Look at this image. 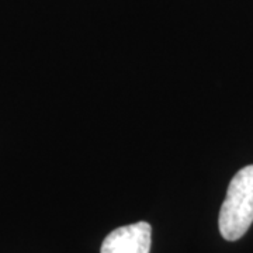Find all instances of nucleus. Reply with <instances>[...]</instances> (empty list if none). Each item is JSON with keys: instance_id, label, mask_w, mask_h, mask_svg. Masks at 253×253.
<instances>
[{"instance_id": "1", "label": "nucleus", "mask_w": 253, "mask_h": 253, "mask_svg": "<svg viewBox=\"0 0 253 253\" xmlns=\"http://www.w3.org/2000/svg\"><path fill=\"white\" fill-rule=\"evenodd\" d=\"M253 222V165L241 169L228 186L218 226L226 241H238Z\"/></svg>"}, {"instance_id": "2", "label": "nucleus", "mask_w": 253, "mask_h": 253, "mask_svg": "<svg viewBox=\"0 0 253 253\" xmlns=\"http://www.w3.org/2000/svg\"><path fill=\"white\" fill-rule=\"evenodd\" d=\"M151 242L152 228L141 221L111 231L103 241L100 253H149Z\"/></svg>"}]
</instances>
